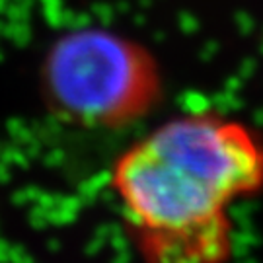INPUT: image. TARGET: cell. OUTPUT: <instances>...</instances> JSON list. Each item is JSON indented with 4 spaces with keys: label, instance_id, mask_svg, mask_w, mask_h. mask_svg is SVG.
I'll use <instances>...</instances> for the list:
<instances>
[{
    "label": "cell",
    "instance_id": "6da1fadb",
    "mask_svg": "<svg viewBox=\"0 0 263 263\" xmlns=\"http://www.w3.org/2000/svg\"><path fill=\"white\" fill-rule=\"evenodd\" d=\"M111 187L146 263H226L228 211L263 189V142L218 113L179 115L115 160Z\"/></svg>",
    "mask_w": 263,
    "mask_h": 263
},
{
    "label": "cell",
    "instance_id": "7a4b0ae2",
    "mask_svg": "<svg viewBox=\"0 0 263 263\" xmlns=\"http://www.w3.org/2000/svg\"><path fill=\"white\" fill-rule=\"evenodd\" d=\"M51 107L86 129H119L156 105L162 74L139 41L104 28L76 29L51 47L43 66Z\"/></svg>",
    "mask_w": 263,
    "mask_h": 263
}]
</instances>
